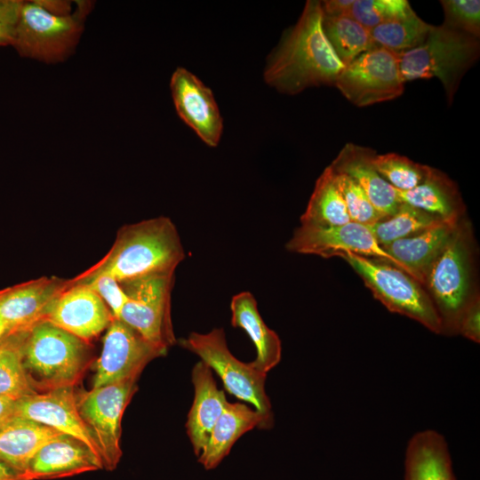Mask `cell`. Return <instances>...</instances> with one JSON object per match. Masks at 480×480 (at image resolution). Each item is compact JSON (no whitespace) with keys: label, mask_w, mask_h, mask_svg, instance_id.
<instances>
[{"label":"cell","mask_w":480,"mask_h":480,"mask_svg":"<svg viewBox=\"0 0 480 480\" xmlns=\"http://www.w3.org/2000/svg\"><path fill=\"white\" fill-rule=\"evenodd\" d=\"M84 284L90 286L106 303L115 318H119L127 296L120 284L108 276H97Z\"/></svg>","instance_id":"obj_36"},{"label":"cell","mask_w":480,"mask_h":480,"mask_svg":"<svg viewBox=\"0 0 480 480\" xmlns=\"http://www.w3.org/2000/svg\"><path fill=\"white\" fill-rule=\"evenodd\" d=\"M339 257L352 267L389 311L416 320L435 333H443L442 320L430 295L412 276L383 260L351 252Z\"/></svg>","instance_id":"obj_6"},{"label":"cell","mask_w":480,"mask_h":480,"mask_svg":"<svg viewBox=\"0 0 480 480\" xmlns=\"http://www.w3.org/2000/svg\"><path fill=\"white\" fill-rule=\"evenodd\" d=\"M334 174L351 221L370 227L384 219L356 182L344 173Z\"/></svg>","instance_id":"obj_34"},{"label":"cell","mask_w":480,"mask_h":480,"mask_svg":"<svg viewBox=\"0 0 480 480\" xmlns=\"http://www.w3.org/2000/svg\"><path fill=\"white\" fill-rule=\"evenodd\" d=\"M431 26L413 12L405 18L378 25L370 31L379 46L402 53L420 45Z\"/></svg>","instance_id":"obj_31"},{"label":"cell","mask_w":480,"mask_h":480,"mask_svg":"<svg viewBox=\"0 0 480 480\" xmlns=\"http://www.w3.org/2000/svg\"><path fill=\"white\" fill-rule=\"evenodd\" d=\"M185 252L171 219L157 217L123 226L112 247L95 265L71 279L84 284L108 276L118 283L157 274H172Z\"/></svg>","instance_id":"obj_2"},{"label":"cell","mask_w":480,"mask_h":480,"mask_svg":"<svg viewBox=\"0 0 480 480\" xmlns=\"http://www.w3.org/2000/svg\"><path fill=\"white\" fill-rule=\"evenodd\" d=\"M136 390V380H126L76 395L78 412L98 445L103 469L114 470L120 461L121 420Z\"/></svg>","instance_id":"obj_11"},{"label":"cell","mask_w":480,"mask_h":480,"mask_svg":"<svg viewBox=\"0 0 480 480\" xmlns=\"http://www.w3.org/2000/svg\"><path fill=\"white\" fill-rule=\"evenodd\" d=\"M286 248L292 252L324 258L351 252L386 260L408 274L404 267L379 244L370 227L353 221L332 227L301 224L286 244Z\"/></svg>","instance_id":"obj_13"},{"label":"cell","mask_w":480,"mask_h":480,"mask_svg":"<svg viewBox=\"0 0 480 480\" xmlns=\"http://www.w3.org/2000/svg\"><path fill=\"white\" fill-rule=\"evenodd\" d=\"M166 353L136 330L113 318L107 328L103 347L96 362L92 388L126 380H137L144 367Z\"/></svg>","instance_id":"obj_12"},{"label":"cell","mask_w":480,"mask_h":480,"mask_svg":"<svg viewBox=\"0 0 480 480\" xmlns=\"http://www.w3.org/2000/svg\"><path fill=\"white\" fill-rule=\"evenodd\" d=\"M468 236L460 222L425 277L424 284L442 320L443 333L456 332L459 318L472 298Z\"/></svg>","instance_id":"obj_7"},{"label":"cell","mask_w":480,"mask_h":480,"mask_svg":"<svg viewBox=\"0 0 480 480\" xmlns=\"http://www.w3.org/2000/svg\"><path fill=\"white\" fill-rule=\"evenodd\" d=\"M413 12L407 0H354L350 16L371 30L378 25L405 18Z\"/></svg>","instance_id":"obj_33"},{"label":"cell","mask_w":480,"mask_h":480,"mask_svg":"<svg viewBox=\"0 0 480 480\" xmlns=\"http://www.w3.org/2000/svg\"><path fill=\"white\" fill-rule=\"evenodd\" d=\"M444 221L439 217L401 203L396 212L370 226L380 246L412 236Z\"/></svg>","instance_id":"obj_30"},{"label":"cell","mask_w":480,"mask_h":480,"mask_svg":"<svg viewBox=\"0 0 480 480\" xmlns=\"http://www.w3.org/2000/svg\"><path fill=\"white\" fill-rule=\"evenodd\" d=\"M350 221L334 172L329 165L317 179L300 222L302 225L332 227Z\"/></svg>","instance_id":"obj_27"},{"label":"cell","mask_w":480,"mask_h":480,"mask_svg":"<svg viewBox=\"0 0 480 480\" xmlns=\"http://www.w3.org/2000/svg\"><path fill=\"white\" fill-rule=\"evenodd\" d=\"M173 283L174 273L151 275L119 283L127 301L118 319L165 350L176 341L171 320Z\"/></svg>","instance_id":"obj_8"},{"label":"cell","mask_w":480,"mask_h":480,"mask_svg":"<svg viewBox=\"0 0 480 480\" xmlns=\"http://www.w3.org/2000/svg\"><path fill=\"white\" fill-rule=\"evenodd\" d=\"M479 38L444 24L431 26L417 47L400 53V70L404 83L438 78L452 103L458 85L479 57Z\"/></svg>","instance_id":"obj_4"},{"label":"cell","mask_w":480,"mask_h":480,"mask_svg":"<svg viewBox=\"0 0 480 480\" xmlns=\"http://www.w3.org/2000/svg\"><path fill=\"white\" fill-rule=\"evenodd\" d=\"M68 283L43 276L0 291V316L9 334L27 331L43 320L49 305Z\"/></svg>","instance_id":"obj_17"},{"label":"cell","mask_w":480,"mask_h":480,"mask_svg":"<svg viewBox=\"0 0 480 480\" xmlns=\"http://www.w3.org/2000/svg\"><path fill=\"white\" fill-rule=\"evenodd\" d=\"M354 0H326L321 2L324 15L342 16L350 15Z\"/></svg>","instance_id":"obj_39"},{"label":"cell","mask_w":480,"mask_h":480,"mask_svg":"<svg viewBox=\"0 0 480 480\" xmlns=\"http://www.w3.org/2000/svg\"><path fill=\"white\" fill-rule=\"evenodd\" d=\"M0 480H20V474L0 461Z\"/></svg>","instance_id":"obj_41"},{"label":"cell","mask_w":480,"mask_h":480,"mask_svg":"<svg viewBox=\"0 0 480 480\" xmlns=\"http://www.w3.org/2000/svg\"><path fill=\"white\" fill-rule=\"evenodd\" d=\"M114 318L101 298L87 284L72 283L49 305L44 319L89 342Z\"/></svg>","instance_id":"obj_14"},{"label":"cell","mask_w":480,"mask_h":480,"mask_svg":"<svg viewBox=\"0 0 480 480\" xmlns=\"http://www.w3.org/2000/svg\"><path fill=\"white\" fill-rule=\"evenodd\" d=\"M192 383L195 396L186 428L194 452L198 457L228 401L224 391L217 388L212 369L203 361L198 362L192 370Z\"/></svg>","instance_id":"obj_20"},{"label":"cell","mask_w":480,"mask_h":480,"mask_svg":"<svg viewBox=\"0 0 480 480\" xmlns=\"http://www.w3.org/2000/svg\"><path fill=\"white\" fill-rule=\"evenodd\" d=\"M23 1L0 0V46L12 45Z\"/></svg>","instance_id":"obj_37"},{"label":"cell","mask_w":480,"mask_h":480,"mask_svg":"<svg viewBox=\"0 0 480 480\" xmlns=\"http://www.w3.org/2000/svg\"><path fill=\"white\" fill-rule=\"evenodd\" d=\"M27 331L9 334L0 342V396L15 401L36 393L22 364V345Z\"/></svg>","instance_id":"obj_29"},{"label":"cell","mask_w":480,"mask_h":480,"mask_svg":"<svg viewBox=\"0 0 480 480\" xmlns=\"http://www.w3.org/2000/svg\"><path fill=\"white\" fill-rule=\"evenodd\" d=\"M230 310L232 325L244 329L256 348L257 356L251 364L267 374L281 359L282 346L278 335L264 323L251 292H242L233 296Z\"/></svg>","instance_id":"obj_24"},{"label":"cell","mask_w":480,"mask_h":480,"mask_svg":"<svg viewBox=\"0 0 480 480\" xmlns=\"http://www.w3.org/2000/svg\"><path fill=\"white\" fill-rule=\"evenodd\" d=\"M15 417L41 423L79 440L101 462L98 445L78 412L73 387L36 393L16 400Z\"/></svg>","instance_id":"obj_16"},{"label":"cell","mask_w":480,"mask_h":480,"mask_svg":"<svg viewBox=\"0 0 480 480\" xmlns=\"http://www.w3.org/2000/svg\"><path fill=\"white\" fill-rule=\"evenodd\" d=\"M458 221H444L412 236L381 247L402 264L408 274L424 284L425 277L458 227Z\"/></svg>","instance_id":"obj_21"},{"label":"cell","mask_w":480,"mask_h":480,"mask_svg":"<svg viewBox=\"0 0 480 480\" xmlns=\"http://www.w3.org/2000/svg\"><path fill=\"white\" fill-rule=\"evenodd\" d=\"M322 19L321 2L307 1L297 23L268 58L263 76L268 85L290 95L311 86L334 85L345 66L324 36Z\"/></svg>","instance_id":"obj_1"},{"label":"cell","mask_w":480,"mask_h":480,"mask_svg":"<svg viewBox=\"0 0 480 480\" xmlns=\"http://www.w3.org/2000/svg\"><path fill=\"white\" fill-rule=\"evenodd\" d=\"M88 12V2H78L76 12L61 14L40 1H23L12 46L25 58L50 64L64 61L79 42Z\"/></svg>","instance_id":"obj_5"},{"label":"cell","mask_w":480,"mask_h":480,"mask_svg":"<svg viewBox=\"0 0 480 480\" xmlns=\"http://www.w3.org/2000/svg\"><path fill=\"white\" fill-rule=\"evenodd\" d=\"M440 3L444 13V25L479 38V0H442Z\"/></svg>","instance_id":"obj_35"},{"label":"cell","mask_w":480,"mask_h":480,"mask_svg":"<svg viewBox=\"0 0 480 480\" xmlns=\"http://www.w3.org/2000/svg\"><path fill=\"white\" fill-rule=\"evenodd\" d=\"M61 434L41 423L14 417L0 428V461L21 475L36 452Z\"/></svg>","instance_id":"obj_25"},{"label":"cell","mask_w":480,"mask_h":480,"mask_svg":"<svg viewBox=\"0 0 480 480\" xmlns=\"http://www.w3.org/2000/svg\"><path fill=\"white\" fill-rule=\"evenodd\" d=\"M376 154L372 148L347 143L330 166L356 182L385 219L396 212L401 202L396 189L375 169L372 158Z\"/></svg>","instance_id":"obj_19"},{"label":"cell","mask_w":480,"mask_h":480,"mask_svg":"<svg viewBox=\"0 0 480 480\" xmlns=\"http://www.w3.org/2000/svg\"><path fill=\"white\" fill-rule=\"evenodd\" d=\"M404 84L400 53L377 46L346 65L334 85L352 104L366 107L398 98Z\"/></svg>","instance_id":"obj_10"},{"label":"cell","mask_w":480,"mask_h":480,"mask_svg":"<svg viewBox=\"0 0 480 480\" xmlns=\"http://www.w3.org/2000/svg\"><path fill=\"white\" fill-rule=\"evenodd\" d=\"M271 418L245 404L228 402L198 456V461L206 469L216 468L240 436L257 426L268 427Z\"/></svg>","instance_id":"obj_23"},{"label":"cell","mask_w":480,"mask_h":480,"mask_svg":"<svg viewBox=\"0 0 480 480\" xmlns=\"http://www.w3.org/2000/svg\"><path fill=\"white\" fill-rule=\"evenodd\" d=\"M170 88L178 116L209 147H217L223 119L212 90L184 68L172 73Z\"/></svg>","instance_id":"obj_15"},{"label":"cell","mask_w":480,"mask_h":480,"mask_svg":"<svg viewBox=\"0 0 480 480\" xmlns=\"http://www.w3.org/2000/svg\"><path fill=\"white\" fill-rule=\"evenodd\" d=\"M372 164L380 173L396 190L407 191L420 184L433 168L416 163L408 157L396 154H376Z\"/></svg>","instance_id":"obj_32"},{"label":"cell","mask_w":480,"mask_h":480,"mask_svg":"<svg viewBox=\"0 0 480 480\" xmlns=\"http://www.w3.org/2000/svg\"><path fill=\"white\" fill-rule=\"evenodd\" d=\"M322 27L329 44L344 66L360 54L379 46L370 29L350 15L323 14Z\"/></svg>","instance_id":"obj_28"},{"label":"cell","mask_w":480,"mask_h":480,"mask_svg":"<svg viewBox=\"0 0 480 480\" xmlns=\"http://www.w3.org/2000/svg\"><path fill=\"white\" fill-rule=\"evenodd\" d=\"M9 334L8 328L4 321L0 316V342Z\"/></svg>","instance_id":"obj_42"},{"label":"cell","mask_w":480,"mask_h":480,"mask_svg":"<svg viewBox=\"0 0 480 480\" xmlns=\"http://www.w3.org/2000/svg\"><path fill=\"white\" fill-rule=\"evenodd\" d=\"M103 469L101 462L79 440L61 434L34 455L20 480L55 479Z\"/></svg>","instance_id":"obj_18"},{"label":"cell","mask_w":480,"mask_h":480,"mask_svg":"<svg viewBox=\"0 0 480 480\" xmlns=\"http://www.w3.org/2000/svg\"><path fill=\"white\" fill-rule=\"evenodd\" d=\"M180 344L216 372L229 394L252 404L256 411L271 418V404L265 392L267 374L231 354L222 329L204 334L191 332Z\"/></svg>","instance_id":"obj_9"},{"label":"cell","mask_w":480,"mask_h":480,"mask_svg":"<svg viewBox=\"0 0 480 480\" xmlns=\"http://www.w3.org/2000/svg\"><path fill=\"white\" fill-rule=\"evenodd\" d=\"M15 402L0 396V428L15 417Z\"/></svg>","instance_id":"obj_40"},{"label":"cell","mask_w":480,"mask_h":480,"mask_svg":"<svg viewBox=\"0 0 480 480\" xmlns=\"http://www.w3.org/2000/svg\"><path fill=\"white\" fill-rule=\"evenodd\" d=\"M456 332L474 342L480 341V304L476 296L471 298L463 309L457 324Z\"/></svg>","instance_id":"obj_38"},{"label":"cell","mask_w":480,"mask_h":480,"mask_svg":"<svg viewBox=\"0 0 480 480\" xmlns=\"http://www.w3.org/2000/svg\"><path fill=\"white\" fill-rule=\"evenodd\" d=\"M404 480H456L443 435L426 429L412 436L405 450Z\"/></svg>","instance_id":"obj_22"},{"label":"cell","mask_w":480,"mask_h":480,"mask_svg":"<svg viewBox=\"0 0 480 480\" xmlns=\"http://www.w3.org/2000/svg\"><path fill=\"white\" fill-rule=\"evenodd\" d=\"M396 193L401 203L436 215L443 220L458 221L463 212L462 200L455 184L435 168L415 188L407 191L396 190Z\"/></svg>","instance_id":"obj_26"},{"label":"cell","mask_w":480,"mask_h":480,"mask_svg":"<svg viewBox=\"0 0 480 480\" xmlns=\"http://www.w3.org/2000/svg\"><path fill=\"white\" fill-rule=\"evenodd\" d=\"M89 362V342L47 320H40L26 332L22 364L36 393L74 388Z\"/></svg>","instance_id":"obj_3"}]
</instances>
